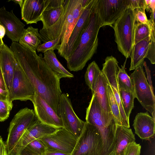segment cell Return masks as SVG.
<instances>
[{"label":"cell","instance_id":"cell-1","mask_svg":"<svg viewBox=\"0 0 155 155\" xmlns=\"http://www.w3.org/2000/svg\"><path fill=\"white\" fill-rule=\"evenodd\" d=\"M10 48L16 61L33 86L35 93L44 99L58 114L62 91L60 79L45 63L41 54L12 42Z\"/></svg>","mask_w":155,"mask_h":155},{"label":"cell","instance_id":"cell-2","mask_svg":"<svg viewBox=\"0 0 155 155\" xmlns=\"http://www.w3.org/2000/svg\"><path fill=\"white\" fill-rule=\"evenodd\" d=\"M101 27V21L94 8L77 45L66 61L67 67L70 71L82 70L91 59L98 47V35Z\"/></svg>","mask_w":155,"mask_h":155},{"label":"cell","instance_id":"cell-3","mask_svg":"<svg viewBox=\"0 0 155 155\" xmlns=\"http://www.w3.org/2000/svg\"><path fill=\"white\" fill-rule=\"evenodd\" d=\"M85 120L86 122L95 127L100 133L102 141L101 155H115L116 124L106 121L94 94L86 108Z\"/></svg>","mask_w":155,"mask_h":155},{"label":"cell","instance_id":"cell-4","mask_svg":"<svg viewBox=\"0 0 155 155\" xmlns=\"http://www.w3.org/2000/svg\"><path fill=\"white\" fill-rule=\"evenodd\" d=\"M136 23L134 10L127 8L112 27L118 50L127 59L130 57L134 45Z\"/></svg>","mask_w":155,"mask_h":155},{"label":"cell","instance_id":"cell-5","mask_svg":"<svg viewBox=\"0 0 155 155\" xmlns=\"http://www.w3.org/2000/svg\"><path fill=\"white\" fill-rule=\"evenodd\" d=\"M38 118L33 109L20 110L10 122L5 142L8 155H12L16 145L24 132L34 125Z\"/></svg>","mask_w":155,"mask_h":155},{"label":"cell","instance_id":"cell-6","mask_svg":"<svg viewBox=\"0 0 155 155\" xmlns=\"http://www.w3.org/2000/svg\"><path fill=\"white\" fill-rule=\"evenodd\" d=\"M143 64L137 68L130 76L135 98L142 106L154 116L155 115V97L151 90L143 68Z\"/></svg>","mask_w":155,"mask_h":155},{"label":"cell","instance_id":"cell-7","mask_svg":"<svg viewBox=\"0 0 155 155\" xmlns=\"http://www.w3.org/2000/svg\"><path fill=\"white\" fill-rule=\"evenodd\" d=\"M102 147V141L98 130L85 122L70 155H101Z\"/></svg>","mask_w":155,"mask_h":155},{"label":"cell","instance_id":"cell-8","mask_svg":"<svg viewBox=\"0 0 155 155\" xmlns=\"http://www.w3.org/2000/svg\"><path fill=\"white\" fill-rule=\"evenodd\" d=\"M58 115L61 119L63 128L78 139L82 132L85 122L80 119L75 114L67 93H62L60 96Z\"/></svg>","mask_w":155,"mask_h":155},{"label":"cell","instance_id":"cell-9","mask_svg":"<svg viewBox=\"0 0 155 155\" xmlns=\"http://www.w3.org/2000/svg\"><path fill=\"white\" fill-rule=\"evenodd\" d=\"M46 147L47 151L70 155L75 146L77 138L63 128L39 139Z\"/></svg>","mask_w":155,"mask_h":155},{"label":"cell","instance_id":"cell-10","mask_svg":"<svg viewBox=\"0 0 155 155\" xmlns=\"http://www.w3.org/2000/svg\"><path fill=\"white\" fill-rule=\"evenodd\" d=\"M128 6L127 0H97L95 10L101 27L107 25L112 27Z\"/></svg>","mask_w":155,"mask_h":155},{"label":"cell","instance_id":"cell-11","mask_svg":"<svg viewBox=\"0 0 155 155\" xmlns=\"http://www.w3.org/2000/svg\"><path fill=\"white\" fill-rule=\"evenodd\" d=\"M35 95V90L33 86L17 62L9 93V101L12 102L17 100L31 101Z\"/></svg>","mask_w":155,"mask_h":155},{"label":"cell","instance_id":"cell-12","mask_svg":"<svg viewBox=\"0 0 155 155\" xmlns=\"http://www.w3.org/2000/svg\"><path fill=\"white\" fill-rule=\"evenodd\" d=\"M97 1L89 0L75 24L62 57L66 61L77 45L81 33L94 9Z\"/></svg>","mask_w":155,"mask_h":155},{"label":"cell","instance_id":"cell-13","mask_svg":"<svg viewBox=\"0 0 155 155\" xmlns=\"http://www.w3.org/2000/svg\"><path fill=\"white\" fill-rule=\"evenodd\" d=\"M34 110L42 123L57 129L63 128L61 119L47 102L37 93L32 100Z\"/></svg>","mask_w":155,"mask_h":155},{"label":"cell","instance_id":"cell-14","mask_svg":"<svg viewBox=\"0 0 155 155\" xmlns=\"http://www.w3.org/2000/svg\"><path fill=\"white\" fill-rule=\"evenodd\" d=\"M57 129L42 123L38 120L34 125L26 130L22 135L12 155H18L27 145L31 141L51 134Z\"/></svg>","mask_w":155,"mask_h":155},{"label":"cell","instance_id":"cell-15","mask_svg":"<svg viewBox=\"0 0 155 155\" xmlns=\"http://www.w3.org/2000/svg\"><path fill=\"white\" fill-rule=\"evenodd\" d=\"M0 24L5 28L6 34L13 42H18L25 30L24 25L14 14L3 7L0 8Z\"/></svg>","mask_w":155,"mask_h":155},{"label":"cell","instance_id":"cell-16","mask_svg":"<svg viewBox=\"0 0 155 155\" xmlns=\"http://www.w3.org/2000/svg\"><path fill=\"white\" fill-rule=\"evenodd\" d=\"M108 84L104 75L101 71L93 94L94 95L100 106L104 119L107 122L112 123L115 122L110 107L107 90Z\"/></svg>","mask_w":155,"mask_h":155},{"label":"cell","instance_id":"cell-17","mask_svg":"<svg viewBox=\"0 0 155 155\" xmlns=\"http://www.w3.org/2000/svg\"><path fill=\"white\" fill-rule=\"evenodd\" d=\"M17 63L13 51L3 43L0 48V64L8 93L11 89Z\"/></svg>","mask_w":155,"mask_h":155},{"label":"cell","instance_id":"cell-18","mask_svg":"<svg viewBox=\"0 0 155 155\" xmlns=\"http://www.w3.org/2000/svg\"><path fill=\"white\" fill-rule=\"evenodd\" d=\"M64 1L44 0V8L41 17L42 28H48L58 21L64 11Z\"/></svg>","mask_w":155,"mask_h":155},{"label":"cell","instance_id":"cell-19","mask_svg":"<svg viewBox=\"0 0 155 155\" xmlns=\"http://www.w3.org/2000/svg\"><path fill=\"white\" fill-rule=\"evenodd\" d=\"M133 125L135 133L142 139L149 140L154 136L155 120L148 112L138 113Z\"/></svg>","mask_w":155,"mask_h":155},{"label":"cell","instance_id":"cell-20","mask_svg":"<svg viewBox=\"0 0 155 155\" xmlns=\"http://www.w3.org/2000/svg\"><path fill=\"white\" fill-rule=\"evenodd\" d=\"M44 0H24L21 8L22 20L27 24H37L41 21Z\"/></svg>","mask_w":155,"mask_h":155},{"label":"cell","instance_id":"cell-21","mask_svg":"<svg viewBox=\"0 0 155 155\" xmlns=\"http://www.w3.org/2000/svg\"><path fill=\"white\" fill-rule=\"evenodd\" d=\"M70 1V0H65L64 12L56 22L48 28H42L40 30L39 33L41 41L43 43L56 39L61 34L66 24Z\"/></svg>","mask_w":155,"mask_h":155},{"label":"cell","instance_id":"cell-22","mask_svg":"<svg viewBox=\"0 0 155 155\" xmlns=\"http://www.w3.org/2000/svg\"><path fill=\"white\" fill-rule=\"evenodd\" d=\"M135 136L129 128L117 125L115 133V155H124L128 145L135 142Z\"/></svg>","mask_w":155,"mask_h":155},{"label":"cell","instance_id":"cell-23","mask_svg":"<svg viewBox=\"0 0 155 155\" xmlns=\"http://www.w3.org/2000/svg\"><path fill=\"white\" fill-rule=\"evenodd\" d=\"M150 41V36L134 45L130 55V71L135 70L143 65L146 58Z\"/></svg>","mask_w":155,"mask_h":155},{"label":"cell","instance_id":"cell-24","mask_svg":"<svg viewBox=\"0 0 155 155\" xmlns=\"http://www.w3.org/2000/svg\"><path fill=\"white\" fill-rule=\"evenodd\" d=\"M41 41L38 29L30 26L25 29L18 43L23 47L36 52L37 47Z\"/></svg>","mask_w":155,"mask_h":155},{"label":"cell","instance_id":"cell-25","mask_svg":"<svg viewBox=\"0 0 155 155\" xmlns=\"http://www.w3.org/2000/svg\"><path fill=\"white\" fill-rule=\"evenodd\" d=\"M43 58L46 64L60 79L63 78H71L74 77L59 61L54 50H50L44 52Z\"/></svg>","mask_w":155,"mask_h":155},{"label":"cell","instance_id":"cell-26","mask_svg":"<svg viewBox=\"0 0 155 155\" xmlns=\"http://www.w3.org/2000/svg\"><path fill=\"white\" fill-rule=\"evenodd\" d=\"M72 0H70V7L66 20V26L64 32L62 36L60 48L58 53L62 57L68 42L72 31L78 21L74 20L71 13Z\"/></svg>","mask_w":155,"mask_h":155},{"label":"cell","instance_id":"cell-27","mask_svg":"<svg viewBox=\"0 0 155 155\" xmlns=\"http://www.w3.org/2000/svg\"><path fill=\"white\" fill-rule=\"evenodd\" d=\"M101 70L95 61L88 64L84 75L86 84L93 93L96 84Z\"/></svg>","mask_w":155,"mask_h":155},{"label":"cell","instance_id":"cell-28","mask_svg":"<svg viewBox=\"0 0 155 155\" xmlns=\"http://www.w3.org/2000/svg\"><path fill=\"white\" fill-rule=\"evenodd\" d=\"M127 58H126L123 65L121 68L118 67L117 74V79L119 89H123L134 92L133 86L131 79L125 70V66Z\"/></svg>","mask_w":155,"mask_h":155},{"label":"cell","instance_id":"cell-29","mask_svg":"<svg viewBox=\"0 0 155 155\" xmlns=\"http://www.w3.org/2000/svg\"><path fill=\"white\" fill-rule=\"evenodd\" d=\"M119 94L123 108L127 119L134 107V100L135 98L134 92L123 89H119Z\"/></svg>","mask_w":155,"mask_h":155},{"label":"cell","instance_id":"cell-30","mask_svg":"<svg viewBox=\"0 0 155 155\" xmlns=\"http://www.w3.org/2000/svg\"><path fill=\"white\" fill-rule=\"evenodd\" d=\"M109 101L111 112L116 125L122 126V122L119 107L110 85L107 86Z\"/></svg>","mask_w":155,"mask_h":155},{"label":"cell","instance_id":"cell-31","mask_svg":"<svg viewBox=\"0 0 155 155\" xmlns=\"http://www.w3.org/2000/svg\"><path fill=\"white\" fill-rule=\"evenodd\" d=\"M136 22H137L135 26L134 45L149 36L150 34L148 23L143 24Z\"/></svg>","mask_w":155,"mask_h":155},{"label":"cell","instance_id":"cell-32","mask_svg":"<svg viewBox=\"0 0 155 155\" xmlns=\"http://www.w3.org/2000/svg\"><path fill=\"white\" fill-rule=\"evenodd\" d=\"M66 26V24L61 34L56 39L39 45L36 50L38 52L44 53L50 50H57L58 51L60 46L61 41Z\"/></svg>","mask_w":155,"mask_h":155},{"label":"cell","instance_id":"cell-33","mask_svg":"<svg viewBox=\"0 0 155 155\" xmlns=\"http://www.w3.org/2000/svg\"><path fill=\"white\" fill-rule=\"evenodd\" d=\"M148 24L150 29V41L146 58H148L152 64H155V24L150 20Z\"/></svg>","mask_w":155,"mask_h":155},{"label":"cell","instance_id":"cell-34","mask_svg":"<svg viewBox=\"0 0 155 155\" xmlns=\"http://www.w3.org/2000/svg\"><path fill=\"white\" fill-rule=\"evenodd\" d=\"M24 149L35 155H44L47 151L45 145L39 139L30 142Z\"/></svg>","mask_w":155,"mask_h":155},{"label":"cell","instance_id":"cell-35","mask_svg":"<svg viewBox=\"0 0 155 155\" xmlns=\"http://www.w3.org/2000/svg\"><path fill=\"white\" fill-rule=\"evenodd\" d=\"M12 107V102L0 100V122H3L8 118Z\"/></svg>","mask_w":155,"mask_h":155},{"label":"cell","instance_id":"cell-36","mask_svg":"<svg viewBox=\"0 0 155 155\" xmlns=\"http://www.w3.org/2000/svg\"><path fill=\"white\" fill-rule=\"evenodd\" d=\"M141 146L135 142L130 143L124 152V155H140Z\"/></svg>","mask_w":155,"mask_h":155},{"label":"cell","instance_id":"cell-37","mask_svg":"<svg viewBox=\"0 0 155 155\" xmlns=\"http://www.w3.org/2000/svg\"><path fill=\"white\" fill-rule=\"evenodd\" d=\"M134 10L136 21L143 24H147L149 20L146 16L145 9L138 8Z\"/></svg>","mask_w":155,"mask_h":155},{"label":"cell","instance_id":"cell-38","mask_svg":"<svg viewBox=\"0 0 155 155\" xmlns=\"http://www.w3.org/2000/svg\"><path fill=\"white\" fill-rule=\"evenodd\" d=\"M128 8L132 10L138 8H144L147 9V7L144 0H127Z\"/></svg>","mask_w":155,"mask_h":155},{"label":"cell","instance_id":"cell-39","mask_svg":"<svg viewBox=\"0 0 155 155\" xmlns=\"http://www.w3.org/2000/svg\"><path fill=\"white\" fill-rule=\"evenodd\" d=\"M143 65L145 68L147 76V79L148 80V83L150 86L152 92L154 94L153 88L152 85V83L151 80L150 71V70L148 66H147L146 61H144L143 64Z\"/></svg>","mask_w":155,"mask_h":155},{"label":"cell","instance_id":"cell-40","mask_svg":"<svg viewBox=\"0 0 155 155\" xmlns=\"http://www.w3.org/2000/svg\"><path fill=\"white\" fill-rule=\"evenodd\" d=\"M0 88L8 91L4 76L0 64Z\"/></svg>","mask_w":155,"mask_h":155},{"label":"cell","instance_id":"cell-41","mask_svg":"<svg viewBox=\"0 0 155 155\" xmlns=\"http://www.w3.org/2000/svg\"><path fill=\"white\" fill-rule=\"evenodd\" d=\"M0 155H8L5 142L0 136Z\"/></svg>","mask_w":155,"mask_h":155},{"label":"cell","instance_id":"cell-42","mask_svg":"<svg viewBox=\"0 0 155 155\" xmlns=\"http://www.w3.org/2000/svg\"><path fill=\"white\" fill-rule=\"evenodd\" d=\"M0 100L9 101L8 92L7 91L3 90L1 88H0Z\"/></svg>","mask_w":155,"mask_h":155},{"label":"cell","instance_id":"cell-43","mask_svg":"<svg viewBox=\"0 0 155 155\" xmlns=\"http://www.w3.org/2000/svg\"><path fill=\"white\" fill-rule=\"evenodd\" d=\"M44 155H70L62 153L47 151Z\"/></svg>","mask_w":155,"mask_h":155},{"label":"cell","instance_id":"cell-44","mask_svg":"<svg viewBox=\"0 0 155 155\" xmlns=\"http://www.w3.org/2000/svg\"><path fill=\"white\" fill-rule=\"evenodd\" d=\"M6 34L5 30L4 27L0 24V39L3 41L2 39Z\"/></svg>","mask_w":155,"mask_h":155},{"label":"cell","instance_id":"cell-45","mask_svg":"<svg viewBox=\"0 0 155 155\" xmlns=\"http://www.w3.org/2000/svg\"><path fill=\"white\" fill-rule=\"evenodd\" d=\"M18 155H35L27 150L25 149H23Z\"/></svg>","mask_w":155,"mask_h":155},{"label":"cell","instance_id":"cell-46","mask_svg":"<svg viewBox=\"0 0 155 155\" xmlns=\"http://www.w3.org/2000/svg\"><path fill=\"white\" fill-rule=\"evenodd\" d=\"M12 1L16 3L19 4L21 8L24 2V0H12Z\"/></svg>","mask_w":155,"mask_h":155},{"label":"cell","instance_id":"cell-47","mask_svg":"<svg viewBox=\"0 0 155 155\" xmlns=\"http://www.w3.org/2000/svg\"><path fill=\"white\" fill-rule=\"evenodd\" d=\"M3 43L4 42H3V41H2L0 39V48Z\"/></svg>","mask_w":155,"mask_h":155}]
</instances>
